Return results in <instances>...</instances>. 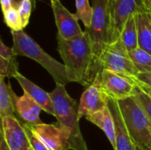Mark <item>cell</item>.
Listing matches in <instances>:
<instances>
[{"label":"cell","mask_w":151,"mask_h":150,"mask_svg":"<svg viewBox=\"0 0 151 150\" xmlns=\"http://www.w3.org/2000/svg\"><path fill=\"white\" fill-rule=\"evenodd\" d=\"M15 107L18 115V119H22L28 125L42 124L39 114L41 107L26 93L21 96H17L15 101Z\"/></svg>","instance_id":"15"},{"label":"cell","mask_w":151,"mask_h":150,"mask_svg":"<svg viewBox=\"0 0 151 150\" xmlns=\"http://www.w3.org/2000/svg\"><path fill=\"white\" fill-rule=\"evenodd\" d=\"M17 95L11 87V83L4 81V77L0 76V117L18 118L15 101Z\"/></svg>","instance_id":"17"},{"label":"cell","mask_w":151,"mask_h":150,"mask_svg":"<svg viewBox=\"0 0 151 150\" xmlns=\"http://www.w3.org/2000/svg\"><path fill=\"white\" fill-rule=\"evenodd\" d=\"M88 121L98 126L106 135L113 149L116 148V131L115 123L109 105L104 110L86 118Z\"/></svg>","instance_id":"16"},{"label":"cell","mask_w":151,"mask_h":150,"mask_svg":"<svg viewBox=\"0 0 151 150\" xmlns=\"http://www.w3.org/2000/svg\"><path fill=\"white\" fill-rule=\"evenodd\" d=\"M130 57L139 73L151 72V54L141 48L129 52Z\"/></svg>","instance_id":"20"},{"label":"cell","mask_w":151,"mask_h":150,"mask_svg":"<svg viewBox=\"0 0 151 150\" xmlns=\"http://www.w3.org/2000/svg\"><path fill=\"white\" fill-rule=\"evenodd\" d=\"M29 150H34V149H33L32 148H30V149H29Z\"/></svg>","instance_id":"36"},{"label":"cell","mask_w":151,"mask_h":150,"mask_svg":"<svg viewBox=\"0 0 151 150\" xmlns=\"http://www.w3.org/2000/svg\"><path fill=\"white\" fill-rule=\"evenodd\" d=\"M108 99L120 101L134 97L137 87L134 80L111 71L103 70L96 78Z\"/></svg>","instance_id":"7"},{"label":"cell","mask_w":151,"mask_h":150,"mask_svg":"<svg viewBox=\"0 0 151 150\" xmlns=\"http://www.w3.org/2000/svg\"><path fill=\"white\" fill-rule=\"evenodd\" d=\"M145 1V4L148 8V11L151 9V0H144Z\"/></svg>","instance_id":"32"},{"label":"cell","mask_w":151,"mask_h":150,"mask_svg":"<svg viewBox=\"0 0 151 150\" xmlns=\"http://www.w3.org/2000/svg\"><path fill=\"white\" fill-rule=\"evenodd\" d=\"M135 83L138 87H142L151 89V72L145 73H139Z\"/></svg>","instance_id":"27"},{"label":"cell","mask_w":151,"mask_h":150,"mask_svg":"<svg viewBox=\"0 0 151 150\" xmlns=\"http://www.w3.org/2000/svg\"><path fill=\"white\" fill-rule=\"evenodd\" d=\"M19 72V64L16 57L9 60L0 57V76L15 78Z\"/></svg>","instance_id":"23"},{"label":"cell","mask_w":151,"mask_h":150,"mask_svg":"<svg viewBox=\"0 0 151 150\" xmlns=\"http://www.w3.org/2000/svg\"><path fill=\"white\" fill-rule=\"evenodd\" d=\"M140 88H142V89H143V90H144V91H145V92H146V93H147V94H148V95H149L151 97V89L146 88H142V87H140Z\"/></svg>","instance_id":"33"},{"label":"cell","mask_w":151,"mask_h":150,"mask_svg":"<svg viewBox=\"0 0 151 150\" xmlns=\"http://www.w3.org/2000/svg\"><path fill=\"white\" fill-rule=\"evenodd\" d=\"M109 99L103 92L99 81L96 79L91 86L83 92L78 109L79 119L91 116L108 106Z\"/></svg>","instance_id":"12"},{"label":"cell","mask_w":151,"mask_h":150,"mask_svg":"<svg viewBox=\"0 0 151 150\" xmlns=\"http://www.w3.org/2000/svg\"><path fill=\"white\" fill-rule=\"evenodd\" d=\"M139 48L151 54V16L148 11L135 15Z\"/></svg>","instance_id":"18"},{"label":"cell","mask_w":151,"mask_h":150,"mask_svg":"<svg viewBox=\"0 0 151 150\" xmlns=\"http://www.w3.org/2000/svg\"><path fill=\"white\" fill-rule=\"evenodd\" d=\"M149 12H150V16H151V9H150V10H149Z\"/></svg>","instance_id":"34"},{"label":"cell","mask_w":151,"mask_h":150,"mask_svg":"<svg viewBox=\"0 0 151 150\" xmlns=\"http://www.w3.org/2000/svg\"><path fill=\"white\" fill-rule=\"evenodd\" d=\"M108 105L115 123L116 148L114 150H135L118 102L109 99Z\"/></svg>","instance_id":"14"},{"label":"cell","mask_w":151,"mask_h":150,"mask_svg":"<svg viewBox=\"0 0 151 150\" xmlns=\"http://www.w3.org/2000/svg\"><path fill=\"white\" fill-rule=\"evenodd\" d=\"M50 6L59 36L64 39H72L83 33L76 15L71 13L60 0H50Z\"/></svg>","instance_id":"10"},{"label":"cell","mask_w":151,"mask_h":150,"mask_svg":"<svg viewBox=\"0 0 151 150\" xmlns=\"http://www.w3.org/2000/svg\"><path fill=\"white\" fill-rule=\"evenodd\" d=\"M22 1H23V0H12V7H14V8L18 9V8H19V4H20V3H21Z\"/></svg>","instance_id":"31"},{"label":"cell","mask_w":151,"mask_h":150,"mask_svg":"<svg viewBox=\"0 0 151 150\" xmlns=\"http://www.w3.org/2000/svg\"><path fill=\"white\" fill-rule=\"evenodd\" d=\"M148 11L144 0H112V15L116 41L120 38L125 24L133 15Z\"/></svg>","instance_id":"9"},{"label":"cell","mask_w":151,"mask_h":150,"mask_svg":"<svg viewBox=\"0 0 151 150\" xmlns=\"http://www.w3.org/2000/svg\"><path fill=\"white\" fill-rule=\"evenodd\" d=\"M101 71L107 70L136 80L139 74L129 52L125 48L120 39L110 44L99 57Z\"/></svg>","instance_id":"6"},{"label":"cell","mask_w":151,"mask_h":150,"mask_svg":"<svg viewBox=\"0 0 151 150\" xmlns=\"http://www.w3.org/2000/svg\"><path fill=\"white\" fill-rule=\"evenodd\" d=\"M76 5V17L78 19L81 20L85 27H90L92 16H93V7L90 5L88 0H75Z\"/></svg>","instance_id":"21"},{"label":"cell","mask_w":151,"mask_h":150,"mask_svg":"<svg viewBox=\"0 0 151 150\" xmlns=\"http://www.w3.org/2000/svg\"><path fill=\"white\" fill-rule=\"evenodd\" d=\"M34 4H35V0H23L20 3L19 8L17 9L24 27H26L29 23L30 15L32 11V6Z\"/></svg>","instance_id":"25"},{"label":"cell","mask_w":151,"mask_h":150,"mask_svg":"<svg viewBox=\"0 0 151 150\" xmlns=\"http://www.w3.org/2000/svg\"><path fill=\"white\" fill-rule=\"evenodd\" d=\"M26 124V123H25ZM34 135L49 150H69L70 133L58 122L54 124L28 125L26 124Z\"/></svg>","instance_id":"8"},{"label":"cell","mask_w":151,"mask_h":150,"mask_svg":"<svg viewBox=\"0 0 151 150\" xmlns=\"http://www.w3.org/2000/svg\"><path fill=\"white\" fill-rule=\"evenodd\" d=\"M125 48L128 52H131L137 48H139L138 43V32L135 15H133L125 24V27L122 30L120 38Z\"/></svg>","instance_id":"19"},{"label":"cell","mask_w":151,"mask_h":150,"mask_svg":"<svg viewBox=\"0 0 151 150\" xmlns=\"http://www.w3.org/2000/svg\"><path fill=\"white\" fill-rule=\"evenodd\" d=\"M135 148L151 150V121L134 97L117 101Z\"/></svg>","instance_id":"5"},{"label":"cell","mask_w":151,"mask_h":150,"mask_svg":"<svg viewBox=\"0 0 151 150\" xmlns=\"http://www.w3.org/2000/svg\"><path fill=\"white\" fill-rule=\"evenodd\" d=\"M4 21L5 25L11 28V31H21L24 28L19 11L14 7L4 12Z\"/></svg>","instance_id":"22"},{"label":"cell","mask_w":151,"mask_h":150,"mask_svg":"<svg viewBox=\"0 0 151 150\" xmlns=\"http://www.w3.org/2000/svg\"><path fill=\"white\" fill-rule=\"evenodd\" d=\"M2 119V136L10 150H29L31 148L27 131L15 117H5Z\"/></svg>","instance_id":"11"},{"label":"cell","mask_w":151,"mask_h":150,"mask_svg":"<svg viewBox=\"0 0 151 150\" xmlns=\"http://www.w3.org/2000/svg\"><path fill=\"white\" fill-rule=\"evenodd\" d=\"M1 1V6H2V11L3 13L8 11L10 8L12 7V0H0Z\"/></svg>","instance_id":"29"},{"label":"cell","mask_w":151,"mask_h":150,"mask_svg":"<svg viewBox=\"0 0 151 150\" xmlns=\"http://www.w3.org/2000/svg\"><path fill=\"white\" fill-rule=\"evenodd\" d=\"M135 150H142L141 149H138V148H135Z\"/></svg>","instance_id":"35"},{"label":"cell","mask_w":151,"mask_h":150,"mask_svg":"<svg viewBox=\"0 0 151 150\" xmlns=\"http://www.w3.org/2000/svg\"><path fill=\"white\" fill-rule=\"evenodd\" d=\"M11 33L13 41L12 49L16 56L27 57L40 64L51 75L56 84L65 86L70 82L64 64H61L45 52L23 30L11 31Z\"/></svg>","instance_id":"2"},{"label":"cell","mask_w":151,"mask_h":150,"mask_svg":"<svg viewBox=\"0 0 151 150\" xmlns=\"http://www.w3.org/2000/svg\"><path fill=\"white\" fill-rule=\"evenodd\" d=\"M50 95L54 103L58 122L70 133L71 149L88 150L79 126L77 102L68 95L63 85L56 84V88Z\"/></svg>","instance_id":"3"},{"label":"cell","mask_w":151,"mask_h":150,"mask_svg":"<svg viewBox=\"0 0 151 150\" xmlns=\"http://www.w3.org/2000/svg\"><path fill=\"white\" fill-rule=\"evenodd\" d=\"M14 79L17 80L21 88L24 90V93L27 94L41 107L42 111L56 118V111L50 93H47L42 88L30 81L20 72H19Z\"/></svg>","instance_id":"13"},{"label":"cell","mask_w":151,"mask_h":150,"mask_svg":"<svg viewBox=\"0 0 151 150\" xmlns=\"http://www.w3.org/2000/svg\"><path fill=\"white\" fill-rule=\"evenodd\" d=\"M57 42L70 82H77L88 88L91 86L102 71L95 58L88 33L85 30L72 39H64L58 34Z\"/></svg>","instance_id":"1"},{"label":"cell","mask_w":151,"mask_h":150,"mask_svg":"<svg viewBox=\"0 0 151 150\" xmlns=\"http://www.w3.org/2000/svg\"><path fill=\"white\" fill-rule=\"evenodd\" d=\"M0 150H10L2 135H1V141H0Z\"/></svg>","instance_id":"30"},{"label":"cell","mask_w":151,"mask_h":150,"mask_svg":"<svg viewBox=\"0 0 151 150\" xmlns=\"http://www.w3.org/2000/svg\"><path fill=\"white\" fill-rule=\"evenodd\" d=\"M23 126L27 131V136H28V139H29V142H30V145H31V148L34 150H49L35 135L34 133L30 131V129L27 127V126L23 123Z\"/></svg>","instance_id":"26"},{"label":"cell","mask_w":151,"mask_h":150,"mask_svg":"<svg viewBox=\"0 0 151 150\" xmlns=\"http://www.w3.org/2000/svg\"><path fill=\"white\" fill-rule=\"evenodd\" d=\"M93 16L88 33L95 58L99 65V57L104 50L116 42L112 15V0H93ZM100 66V65H99Z\"/></svg>","instance_id":"4"},{"label":"cell","mask_w":151,"mask_h":150,"mask_svg":"<svg viewBox=\"0 0 151 150\" xmlns=\"http://www.w3.org/2000/svg\"><path fill=\"white\" fill-rule=\"evenodd\" d=\"M134 99L151 121V97L140 87H136Z\"/></svg>","instance_id":"24"},{"label":"cell","mask_w":151,"mask_h":150,"mask_svg":"<svg viewBox=\"0 0 151 150\" xmlns=\"http://www.w3.org/2000/svg\"><path fill=\"white\" fill-rule=\"evenodd\" d=\"M17 57L13 51L12 47L10 48L8 46H6L2 40H0V57L4 58V59H12L13 57Z\"/></svg>","instance_id":"28"}]
</instances>
